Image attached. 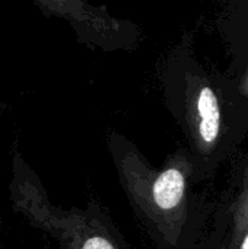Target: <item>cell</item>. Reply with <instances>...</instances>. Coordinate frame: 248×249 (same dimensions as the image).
<instances>
[{
	"instance_id": "cell-4",
	"label": "cell",
	"mask_w": 248,
	"mask_h": 249,
	"mask_svg": "<svg viewBox=\"0 0 248 249\" xmlns=\"http://www.w3.org/2000/svg\"><path fill=\"white\" fill-rule=\"evenodd\" d=\"M248 212V198H247V210H246V212H243V213H241V214H246V213H247ZM247 223H248V219H247Z\"/></svg>"
},
{
	"instance_id": "cell-1",
	"label": "cell",
	"mask_w": 248,
	"mask_h": 249,
	"mask_svg": "<svg viewBox=\"0 0 248 249\" xmlns=\"http://www.w3.org/2000/svg\"><path fill=\"white\" fill-rule=\"evenodd\" d=\"M197 133L205 144H212L221 133V107L212 88L203 86L196 99Z\"/></svg>"
},
{
	"instance_id": "cell-3",
	"label": "cell",
	"mask_w": 248,
	"mask_h": 249,
	"mask_svg": "<svg viewBox=\"0 0 248 249\" xmlns=\"http://www.w3.org/2000/svg\"><path fill=\"white\" fill-rule=\"evenodd\" d=\"M82 249H115L113 245H111V242H108L105 238H102V236H92V238H89L85 244H83V247Z\"/></svg>"
},
{
	"instance_id": "cell-2",
	"label": "cell",
	"mask_w": 248,
	"mask_h": 249,
	"mask_svg": "<svg viewBox=\"0 0 248 249\" xmlns=\"http://www.w3.org/2000/svg\"><path fill=\"white\" fill-rule=\"evenodd\" d=\"M186 193V178L178 168H168L164 171L152 185V197L161 210L175 209Z\"/></svg>"
}]
</instances>
